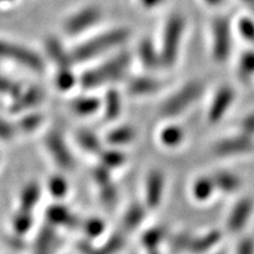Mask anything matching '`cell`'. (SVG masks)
<instances>
[{
	"instance_id": "ee69618b",
	"label": "cell",
	"mask_w": 254,
	"mask_h": 254,
	"mask_svg": "<svg viewBox=\"0 0 254 254\" xmlns=\"http://www.w3.org/2000/svg\"><path fill=\"white\" fill-rule=\"evenodd\" d=\"M13 128L8 125L4 120L0 119V138L1 139H8L12 138L13 135Z\"/></svg>"
},
{
	"instance_id": "4316f807",
	"label": "cell",
	"mask_w": 254,
	"mask_h": 254,
	"mask_svg": "<svg viewBox=\"0 0 254 254\" xmlns=\"http://www.w3.org/2000/svg\"><path fill=\"white\" fill-rule=\"evenodd\" d=\"M99 100L95 99V98H81V99L74 101L73 109L78 114L88 116V114L94 113L95 111L99 109Z\"/></svg>"
},
{
	"instance_id": "7a4b0ae2",
	"label": "cell",
	"mask_w": 254,
	"mask_h": 254,
	"mask_svg": "<svg viewBox=\"0 0 254 254\" xmlns=\"http://www.w3.org/2000/svg\"><path fill=\"white\" fill-rule=\"evenodd\" d=\"M131 32L126 27H118L101 33L93 39L79 45L73 52L72 59L75 62H86L95 57L109 52L128 40Z\"/></svg>"
},
{
	"instance_id": "f907efd6",
	"label": "cell",
	"mask_w": 254,
	"mask_h": 254,
	"mask_svg": "<svg viewBox=\"0 0 254 254\" xmlns=\"http://www.w3.org/2000/svg\"><path fill=\"white\" fill-rule=\"evenodd\" d=\"M0 1H12V0H0Z\"/></svg>"
},
{
	"instance_id": "681fc988",
	"label": "cell",
	"mask_w": 254,
	"mask_h": 254,
	"mask_svg": "<svg viewBox=\"0 0 254 254\" xmlns=\"http://www.w3.org/2000/svg\"><path fill=\"white\" fill-rule=\"evenodd\" d=\"M150 254H160L158 252V250H154V251H150Z\"/></svg>"
},
{
	"instance_id": "ffe728a7",
	"label": "cell",
	"mask_w": 254,
	"mask_h": 254,
	"mask_svg": "<svg viewBox=\"0 0 254 254\" xmlns=\"http://www.w3.org/2000/svg\"><path fill=\"white\" fill-rule=\"evenodd\" d=\"M238 74L245 81L254 78V51H246L240 56L238 63Z\"/></svg>"
},
{
	"instance_id": "816d5d0a",
	"label": "cell",
	"mask_w": 254,
	"mask_h": 254,
	"mask_svg": "<svg viewBox=\"0 0 254 254\" xmlns=\"http://www.w3.org/2000/svg\"><path fill=\"white\" fill-rule=\"evenodd\" d=\"M218 254H224V253H222V252H220V253H218Z\"/></svg>"
},
{
	"instance_id": "f6af8a7d",
	"label": "cell",
	"mask_w": 254,
	"mask_h": 254,
	"mask_svg": "<svg viewBox=\"0 0 254 254\" xmlns=\"http://www.w3.org/2000/svg\"><path fill=\"white\" fill-rule=\"evenodd\" d=\"M39 122L40 118L38 116H30L21 122V126H23L25 129H31L33 128V127H36L38 124H39Z\"/></svg>"
},
{
	"instance_id": "9a60e30c",
	"label": "cell",
	"mask_w": 254,
	"mask_h": 254,
	"mask_svg": "<svg viewBox=\"0 0 254 254\" xmlns=\"http://www.w3.org/2000/svg\"><path fill=\"white\" fill-rule=\"evenodd\" d=\"M46 141L47 146H49V148L51 150V153L53 154L56 161H58L60 166L71 168L73 166V159L71 154H69L67 147L63 142V139L58 135L52 134L49 136V139Z\"/></svg>"
},
{
	"instance_id": "f5cc1de1",
	"label": "cell",
	"mask_w": 254,
	"mask_h": 254,
	"mask_svg": "<svg viewBox=\"0 0 254 254\" xmlns=\"http://www.w3.org/2000/svg\"><path fill=\"white\" fill-rule=\"evenodd\" d=\"M253 9H254V6H253ZM253 12H254V11H253Z\"/></svg>"
},
{
	"instance_id": "5bb4252c",
	"label": "cell",
	"mask_w": 254,
	"mask_h": 254,
	"mask_svg": "<svg viewBox=\"0 0 254 254\" xmlns=\"http://www.w3.org/2000/svg\"><path fill=\"white\" fill-rule=\"evenodd\" d=\"M221 240V232L217 230H212L205 233L204 236L194 238L193 237L192 243L189 249V252L194 254H202L211 251L220 243Z\"/></svg>"
},
{
	"instance_id": "b9f144b4",
	"label": "cell",
	"mask_w": 254,
	"mask_h": 254,
	"mask_svg": "<svg viewBox=\"0 0 254 254\" xmlns=\"http://www.w3.org/2000/svg\"><path fill=\"white\" fill-rule=\"evenodd\" d=\"M31 226V217L27 214H21L20 217H17L14 220V227L18 232L27 231Z\"/></svg>"
},
{
	"instance_id": "30bf717a",
	"label": "cell",
	"mask_w": 254,
	"mask_h": 254,
	"mask_svg": "<svg viewBox=\"0 0 254 254\" xmlns=\"http://www.w3.org/2000/svg\"><path fill=\"white\" fill-rule=\"evenodd\" d=\"M253 212V201L250 198L239 200L231 211L227 220V227L231 232H240L249 222Z\"/></svg>"
},
{
	"instance_id": "4fadbf2b",
	"label": "cell",
	"mask_w": 254,
	"mask_h": 254,
	"mask_svg": "<svg viewBox=\"0 0 254 254\" xmlns=\"http://www.w3.org/2000/svg\"><path fill=\"white\" fill-rule=\"evenodd\" d=\"M160 87L161 82L155 78L141 75V77L133 78L129 81L127 90H128L129 94L136 95V97H142V95H151L155 93Z\"/></svg>"
},
{
	"instance_id": "44dd1931",
	"label": "cell",
	"mask_w": 254,
	"mask_h": 254,
	"mask_svg": "<svg viewBox=\"0 0 254 254\" xmlns=\"http://www.w3.org/2000/svg\"><path fill=\"white\" fill-rule=\"evenodd\" d=\"M165 237H166V230L161 226H157L145 232L141 238V243L148 251H154L163 243Z\"/></svg>"
},
{
	"instance_id": "7dc6e473",
	"label": "cell",
	"mask_w": 254,
	"mask_h": 254,
	"mask_svg": "<svg viewBox=\"0 0 254 254\" xmlns=\"http://www.w3.org/2000/svg\"><path fill=\"white\" fill-rule=\"evenodd\" d=\"M206 5L211 6V7H218V6H221L226 0H202Z\"/></svg>"
},
{
	"instance_id": "d590c367",
	"label": "cell",
	"mask_w": 254,
	"mask_h": 254,
	"mask_svg": "<svg viewBox=\"0 0 254 254\" xmlns=\"http://www.w3.org/2000/svg\"><path fill=\"white\" fill-rule=\"evenodd\" d=\"M104 222L99 219H91L86 224V232L90 237H98L104 231Z\"/></svg>"
},
{
	"instance_id": "c3c4849f",
	"label": "cell",
	"mask_w": 254,
	"mask_h": 254,
	"mask_svg": "<svg viewBox=\"0 0 254 254\" xmlns=\"http://www.w3.org/2000/svg\"><path fill=\"white\" fill-rule=\"evenodd\" d=\"M244 2H246V4H249L251 7H253L254 6V0H243Z\"/></svg>"
},
{
	"instance_id": "484cf974",
	"label": "cell",
	"mask_w": 254,
	"mask_h": 254,
	"mask_svg": "<svg viewBox=\"0 0 254 254\" xmlns=\"http://www.w3.org/2000/svg\"><path fill=\"white\" fill-rule=\"evenodd\" d=\"M237 32L241 39L250 44H254V17H240L237 21Z\"/></svg>"
},
{
	"instance_id": "836d02e7",
	"label": "cell",
	"mask_w": 254,
	"mask_h": 254,
	"mask_svg": "<svg viewBox=\"0 0 254 254\" xmlns=\"http://www.w3.org/2000/svg\"><path fill=\"white\" fill-rule=\"evenodd\" d=\"M50 187L51 192H52L56 196H62L65 194L66 190H67V185H66V183L64 182V179L59 177L52 178V180L50 182Z\"/></svg>"
},
{
	"instance_id": "cb8c5ba5",
	"label": "cell",
	"mask_w": 254,
	"mask_h": 254,
	"mask_svg": "<svg viewBox=\"0 0 254 254\" xmlns=\"http://www.w3.org/2000/svg\"><path fill=\"white\" fill-rule=\"evenodd\" d=\"M105 114L107 119H116L122 111V99L116 90H110L105 99Z\"/></svg>"
},
{
	"instance_id": "e575fe53",
	"label": "cell",
	"mask_w": 254,
	"mask_h": 254,
	"mask_svg": "<svg viewBox=\"0 0 254 254\" xmlns=\"http://www.w3.org/2000/svg\"><path fill=\"white\" fill-rule=\"evenodd\" d=\"M103 189H101V198H103L104 202L107 205H112L116 202L117 200V190L116 187L111 185V184H107V185H104L101 186Z\"/></svg>"
},
{
	"instance_id": "8d00e7d4",
	"label": "cell",
	"mask_w": 254,
	"mask_h": 254,
	"mask_svg": "<svg viewBox=\"0 0 254 254\" xmlns=\"http://www.w3.org/2000/svg\"><path fill=\"white\" fill-rule=\"evenodd\" d=\"M93 174H94L95 180H97V183L99 184L100 186L110 184V170L107 167H105L104 165L103 166L95 168Z\"/></svg>"
},
{
	"instance_id": "2e32d148",
	"label": "cell",
	"mask_w": 254,
	"mask_h": 254,
	"mask_svg": "<svg viewBox=\"0 0 254 254\" xmlns=\"http://www.w3.org/2000/svg\"><path fill=\"white\" fill-rule=\"evenodd\" d=\"M215 189L222 190L225 193L237 192L241 186L240 178L234 173L227 172V171H219L212 177Z\"/></svg>"
},
{
	"instance_id": "bcb514c9",
	"label": "cell",
	"mask_w": 254,
	"mask_h": 254,
	"mask_svg": "<svg viewBox=\"0 0 254 254\" xmlns=\"http://www.w3.org/2000/svg\"><path fill=\"white\" fill-rule=\"evenodd\" d=\"M164 1L165 0H139V2H140L142 7L147 9L157 8L158 6H160Z\"/></svg>"
},
{
	"instance_id": "83f0119b",
	"label": "cell",
	"mask_w": 254,
	"mask_h": 254,
	"mask_svg": "<svg viewBox=\"0 0 254 254\" xmlns=\"http://www.w3.org/2000/svg\"><path fill=\"white\" fill-rule=\"evenodd\" d=\"M125 245V238L123 234L116 233L106 241L105 246L99 251V254H117Z\"/></svg>"
},
{
	"instance_id": "d6a6232c",
	"label": "cell",
	"mask_w": 254,
	"mask_h": 254,
	"mask_svg": "<svg viewBox=\"0 0 254 254\" xmlns=\"http://www.w3.org/2000/svg\"><path fill=\"white\" fill-rule=\"evenodd\" d=\"M0 93H7L19 97L20 93V86L9 79L0 77Z\"/></svg>"
},
{
	"instance_id": "60d3db41",
	"label": "cell",
	"mask_w": 254,
	"mask_h": 254,
	"mask_svg": "<svg viewBox=\"0 0 254 254\" xmlns=\"http://www.w3.org/2000/svg\"><path fill=\"white\" fill-rule=\"evenodd\" d=\"M237 254H254V240L252 238H244L237 249Z\"/></svg>"
},
{
	"instance_id": "6da1fadb",
	"label": "cell",
	"mask_w": 254,
	"mask_h": 254,
	"mask_svg": "<svg viewBox=\"0 0 254 254\" xmlns=\"http://www.w3.org/2000/svg\"><path fill=\"white\" fill-rule=\"evenodd\" d=\"M186 31V19L180 13L168 15L164 24L161 40L159 43L163 67H173L179 58Z\"/></svg>"
},
{
	"instance_id": "e0dca14e",
	"label": "cell",
	"mask_w": 254,
	"mask_h": 254,
	"mask_svg": "<svg viewBox=\"0 0 254 254\" xmlns=\"http://www.w3.org/2000/svg\"><path fill=\"white\" fill-rule=\"evenodd\" d=\"M46 49L49 51L51 58L60 66V68H69L72 58L65 52L60 41L56 38L51 37L46 41Z\"/></svg>"
},
{
	"instance_id": "5b68a950",
	"label": "cell",
	"mask_w": 254,
	"mask_h": 254,
	"mask_svg": "<svg viewBox=\"0 0 254 254\" xmlns=\"http://www.w3.org/2000/svg\"><path fill=\"white\" fill-rule=\"evenodd\" d=\"M232 24L225 15H218L211 24V52L217 63H225L232 52Z\"/></svg>"
},
{
	"instance_id": "ac0fdd59",
	"label": "cell",
	"mask_w": 254,
	"mask_h": 254,
	"mask_svg": "<svg viewBox=\"0 0 254 254\" xmlns=\"http://www.w3.org/2000/svg\"><path fill=\"white\" fill-rule=\"evenodd\" d=\"M214 190L215 185L212 178L200 177L193 184L192 193L195 200H198V201H206L213 194Z\"/></svg>"
},
{
	"instance_id": "603a6c76",
	"label": "cell",
	"mask_w": 254,
	"mask_h": 254,
	"mask_svg": "<svg viewBox=\"0 0 254 254\" xmlns=\"http://www.w3.org/2000/svg\"><path fill=\"white\" fill-rule=\"evenodd\" d=\"M135 138L134 129L131 127L123 126L111 131L107 134V141L112 145H126L129 144Z\"/></svg>"
},
{
	"instance_id": "7c38bea8",
	"label": "cell",
	"mask_w": 254,
	"mask_h": 254,
	"mask_svg": "<svg viewBox=\"0 0 254 254\" xmlns=\"http://www.w3.org/2000/svg\"><path fill=\"white\" fill-rule=\"evenodd\" d=\"M138 58L140 60L141 65L146 69H158L163 67V63H161L160 52H159L158 45L148 38H145L140 41L138 46Z\"/></svg>"
},
{
	"instance_id": "f35d334b",
	"label": "cell",
	"mask_w": 254,
	"mask_h": 254,
	"mask_svg": "<svg viewBox=\"0 0 254 254\" xmlns=\"http://www.w3.org/2000/svg\"><path fill=\"white\" fill-rule=\"evenodd\" d=\"M241 133L250 138L254 135V113H251L241 122Z\"/></svg>"
},
{
	"instance_id": "9c48e42d",
	"label": "cell",
	"mask_w": 254,
	"mask_h": 254,
	"mask_svg": "<svg viewBox=\"0 0 254 254\" xmlns=\"http://www.w3.org/2000/svg\"><path fill=\"white\" fill-rule=\"evenodd\" d=\"M100 17V9L94 7V6H90V7L81 9L80 12L72 15L65 25V31L69 34L81 33L87 28L93 26L94 24H97Z\"/></svg>"
},
{
	"instance_id": "f546056e",
	"label": "cell",
	"mask_w": 254,
	"mask_h": 254,
	"mask_svg": "<svg viewBox=\"0 0 254 254\" xmlns=\"http://www.w3.org/2000/svg\"><path fill=\"white\" fill-rule=\"evenodd\" d=\"M79 144H80L85 150L88 152H99L100 151V142L94 134H92L88 131H82L79 134Z\"/></svg>"
},
{
	"instance_id": "1f68e13d",
	"label": "cell",
	"mask_w": 254,
	"mask_h": 254,
	"mask_svg": "<svg viewBox=\"0 0 254 254\" xmlns=\"http://www.w3.org/2000/svg\"><path fill=\"white\" fill-rule=\"evenodd\" d=\"M193 237L190 236V233H179L177 236H174V238L172 239V246L174 250L177 251H189L190 243H192Z\"/></svg>"
},
{
	"instance_id": "4dcf8cb0",
	"label": "cell",
	"mask_w": 254,
	"mask_h": 254,
	"mask_svg": "<svg viewBox=\"0 0 254 254\" xmlns=\"http://www.w3.org/2000/svg\"><path fill=\"white\" fill-rule=\"evenodd\" d=\"M74 84V77L69 71V68H60V71L57 75V85L62 90H68Z\"/></svg>"
},
{
	"instance_id": "52a82bcc",
	"label": "cell",
	"mask_w": 254,
	"mask_h": 254,
	"mask_svg": "<svg viewBox=\"0 0 254 254\" xmlns=\"http://www.w3.org/2000/svg\"><path fill=\"white\" fill-rule=\"evenodd\" d=\"M254 142L252 138L245 134L228 136L221 139L214 146V153L219 157H231V155L245 154L253 151Z\"/></svg>"
},
{
	"instance_id": "d4e9b609",
	"label": "cell",
	"mask_w": 254,
	"mask_h": 254,
	"mask_svg": "<svg viewBox=\"0 0 254 254\" xmlns=\"http://www.w3.org/2000/svg\"><path fill=\"white\" fill-rule=\"evenodd\" d=\"M44 93L40 88L33 87L31 88L30 91H27L26 93L21 97H18V101L14 104V110L20 111V110H25L27 107L33 106L37 103H39L43 99Z\"/></svg>"
},
{
	"instance_id": "7402d4cb",
	"label": "cell",
	"mask_w": 254,
	"mask_h": 254,
	"mask_svg": "<svg viewBox=\"0 0 254 254\" xmlns=\"http://www.w3.org/2000/svg\"><path fill=\"white\" fill-rule=\"evenodd\" d=\"M145 218V208L141 205L134 204L128 208L124 217V227L127 231L135 230L141 224Z\"/></svg>"
},
{
	"instance_id": "ab89813d",
	"label": "cell",
	"mask_w": 254,
	"mask_h": 254,
	"mask_svg": "<svg viewBox=\"0 0 254 254\" xmlns=\"http://www.w3.org/2000/svg\"><path fill=\"white\" fill-rule=\"evenodd\" d=\"M37 198H38L37 187H28L23 194V204L25 206V208L31 207V206L37 201Z\"/></svg>"
},
{
	"instance_id": "74e56055",
	"label": "cell",
	"mask_w": 254,
	"mask_h": 254,
	"mask_svg": "<svg viewBox=\"0 0 254 254\" xmlns=\"http://www.w3.org/2000/svg\"><path fill=\"white\" fill-rule=\"evenodd\" d=\"M52 233H49V232L45 231L41 233V237L39 239V243L37 244V253L39 254H44L46 253V249L49 250V247L51 246V241H52Z\"/></svg>"
},
{
	"instance_id": "8fae6325",
	"label": "cell",
	"mask_w": 254,
	"mask_h": 254,
	"mask_svg": "<svg viewBox=\"0 0 254 254\" xmlns=\"http://www.w3.org/2000/svg\"><path fill=\"white\" fill-rule=\"evenodd\" d=\"M165 190V177L161 171L154 170L150 172L146 180V202L155 208L161 202Z\"/></svg>"
},
{
	"instance_id": "d6986e66",
	"label": "cell",
	"mask_w": 254,
	"mask_h": 254,
	"mask_svg": "<svg viewBox=\"0 0 254 254\" xmlns=\"http://www.w3.org/2000/svg\"><path fill=\"white\" fill-rule=\"evenodd\" d=\"M184 129L180 126L168 125L160 133V140L167 147H177L184 140Z\"/></svg>"
},
{
	"instance_id": "277c9868",
	"label": "cell",
	"mask_w": 254,
	"mask_h": 254,
	"mask_svg": "<svg viewBox=\"0 0 254 254\" xmlns=\"http://www.w3.org/2000/svg\"><path fill=\"white\" fill-rule=\"evenodd\" d=\"M204 85L198 80H190L168 97L161 106V113L165 117H177L192 106L201 97Z\"/></svg>"
},
{
	"instance_id": "ba28073f",
	"label": "cell",
	"mask_w": 254,
	"mask_h": 254,
	"mask_svg": "<svg viewBox=\"0 0 254 254\" xmlns=\"http://www.w3.org/2000/svg\"><path fill=\"white\" fill-rule=\"evenodd\" d=\"M236 98V92L231 86H221L215 92L213 100L208 110V122L217 124L224 118L225 114L230 110Z\"/></svg>"
},
{
	"instance_id": "3957f363",
	"label": "cell",
	"mask_w": 254,
	"mask_h": 254,
	"mask_svg": "<svg viewBox=\"0 0 254 254\" xmlns=\"http://www.w3.org/2000/svg\"><path fill=\"white\" fill-rule=\"evenodd\" d=\"M129 64H131V55L127 51H123L100 65L99 67L85 73L81 78L82 86L94 88L107 82L119 80L126 74Z\"/></svg>"
},
{
	"instance_id": "8992f818",
	"label": "cell",
	"mask_w": 254,
	"mask_h": 254,
	"mask_svg": "<svg viewBox=\"0 0 254 254\" xmlns=\"http://www.w3.org/2000/svg\"><path fill=\"white\" fill-rule=\"evenodd\" d=\"M0 58H5L20 63L26 66V67L36 69V71H40L44 67L43 60L34 52L24 49L21 46L5 43V41L1 40H0Z\"/></svg>"
},
{
	"instance_id": "f1b7e54d",
	"label": "cell",
	"mask_w": 254,
	"mask_h": 254,
	"mask_svg": "<svg viewBox=\"0 0 254 254\" xmlns=\"http://www.w3.org/2000/svg\"><path fill=\"white\" fill-rule=\"evenodd\" d=\"M101 159H103L104 166L110 170V168L119 167L120 165L125 163V154L119 151H107L101 154Z\"/></svg>"
},
{
	"instance_id": "7bdbcfd3",
	"label": "cell",
	"mask_w": 254,
	"mask_h": 254,
	"mask_svg": "<svg viewBox=\"0 0 254 254\" xmlns=\"http://www.w3.org/2000/svg\"><path fill=\"white\" fill-rule=\"evenodd\" d=\"M49 215H50V218L56 222H59L62 220H66V219L68 218L67 211H65V209L62 208V207L51 208L49 211Z\"/></svg>"
}]
</instances>
